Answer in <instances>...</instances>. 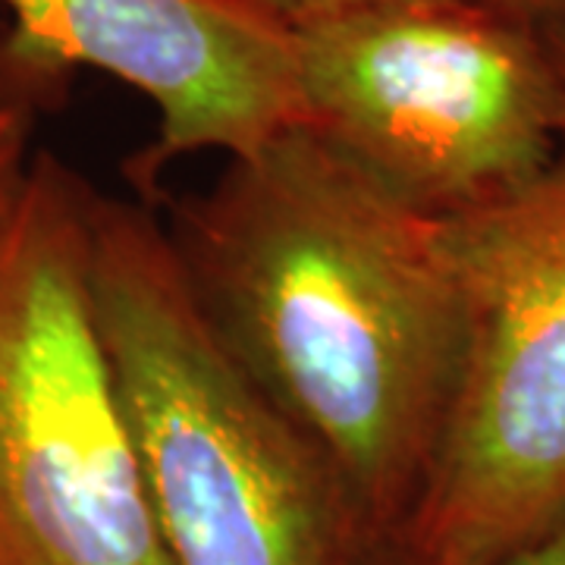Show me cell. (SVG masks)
I'll use <instances>...</instances> for the list:
<instances>
[{
  "label": "cell",
  "mask_w": 565,
  "mask_h": 565,
  "mask_svg": "<svg viewBox=\"0 0 565 565\" xmlns=\"http://www.w3.org/2000/svg\"><path fill=\"white\" fill-rule=\"evenodd\" d=\"M73 76L20 44L10 29L0 32V211L13 202L35 158L39 120L66 102Z\"/></svg>",
  "instance_id": "obj_7"
},
{
  "label": "cell",
  "mask_w": 565,
  "mask_h": 565,
  "mask_svg": "<svg viewBox=\"0 0 565 565\" xmlns=\"http://www.w3.org/2000/svg\"><path fill=\"white\" fill-rule=\"evenodd\" d=\"M92 195L35 151L0 211V565H170L92 299Z\"/></svg>",
  "instance_id": "obj_3"
},
{
  "label": "cell",
  "mask_w": 565,
  "mask_h": 565,
  "mask_svg": "<svg viewBox=\"0 0 565 565\" xmlns=\"http://www.w3.org/2000/svg\"><path fill=\"white\" fill-rule=\"evenodd\" d=\"M10 35L76 73L92 66L158 110V136L126 161L154 204L182 158H239L302 126L292 29L252 0H3Z\"/></svg>",
  "instance_id": "obj_6"
},
{
  "label": "cell",
  "mask_w": 565,
  "mask_h": 565,
  "mask_svg": "<svg viewBox=\"0 0 565 565\" xmlns=\"http://www.w3.org/2000/svg\"><path fill=\"white\" fill-rule=\"evenodd\" d=\"M444 223L462 302L456 384L390 541L418 565H500L565 531V151Z\"/></svg>",
  "instance_id": "obj_4"
},
{
  "label": "cell",
  "mask_w": 565,
  "mask_h": 565,
  "mask_svg": "<svg viewBox=\"0 0 565 565\" xmlns=\"http://www.w3.org/2000/svg\"><path fill=\"white\" fill-rule=\"evenodd\" d=\"M154 207L223 349L321 449L367 531L393 537L456 384L462 302L446 223L308 126Z\"/></svg>",
  "instance_id": "obj_1"
},
{
  "label": "cell",
  "mask_w": 565,
  "mask_h": 565,
  "mask_svg": "<svg viewBox=\"0 0 565 565\" xmlns=\"http://www.w3.org/2000/svg\"><path fill=\"white\" fill-rule=\"evenodd\" d=\"M302 126L427 217L503 199L563 154L534 22L405 0L292 29Z\"/></svg>",
  "instance_id": "obj_5"
},
{
  "label": "cell",
  "mask_w": 565,
  "mask_h": 565,
  "mask_svg": "<svg viewBox=\"0 0 565 565\" xmlns=\"http://www.w3.org/2000/svg\"><path fill=\"white\" fill-rule=\"evenodd\" d=\"M475 3H484L497 13H505V17H515V20L534 22L541 13H546L550 7L563 3V0H475Z\"/></svg>",
  "instance_id": "obj_11"
},
{
  "label": "cell",
  "mask_w": 565,
  "mask_h": 565,
  "mask_svg": "<svg viewBox=\"0 0 565 565\" xmlns=\"http://www.w3.org/2000/svg\"><path fill=\"white\" fill-rule=\"evenodd\" d=\"M92 299L170 565L367 563L381 537L223 349L154 204L95 189Z\"/></svg>",
  "instance_id": "obj_2"
},
{
  "label": "cell",
  "mask_w": 565,
  "mask_h": 565,
  "mask_svg": "<svg viewBox=\"0 0 565 565\" xmlns=\"http://www.w3.org/2000/svg\"><path fill=\"white\" fill-rule=\"evenodd\" d=\"M534 29H537L541 47H544L553 85H556V98H559V136H563L565 151V0L556 3V7H550L546 13H541L534 20Z\"/></svg>",
  "instance_id": "obj_9"
},
{
  "label": "cell",
  "mask_w": 565,
  "mask_h": 565,
  "mask_svg": "<svg viewBox=\"0 0 565 565\" xmlns=\"http://www.w3.org/2000/svg\"><path fill=\"white\" fill-rule=\"evenodd\" d=\"M252 3L262 7L264 13H270L274 20H280L282 25L299 29L305 22L340 17V13H352V10H367V7L405 3V0H252Z\"/></svg>",
  "instance_id": "obj_8"
},
{
  "label": "cell",
  "mask_w": 565,
  "mask_h": 565,
  "mask_svg": "<svg viewBox=\"0 0 565 565\" xmlns=\"http://www.w3.org/2000/svg\"><path fill=\"white\" fill-rule=\"evenodd\" d=\"M364 565H418V563H412V559L403 553V546L386 537V541H377V544L371 546L367 563ZM500 565H565V531L553 534V537L544 541V544L531 546V550H525V553H519V556H512V559H505V563Z\"/></svg>",
  "instance_id": "obj_10"
}]
</instances>
